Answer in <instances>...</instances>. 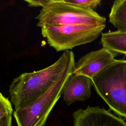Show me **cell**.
I'll list each match as a JSON object with an SVG mask.
<instances>
[{"instance_id":"10","label":"cell","mask_w":126,"mask_h":126,"mask_svg":"<svg viewBox=\"0 0 126 126\" xmlns=\"http://www.w3.org/2000/svg\"><path fill=\"white\" fill-rule=\"evenodd\" d=\"M109 22L117 30L126 32V0L113 2L109 14Z\"/></svg>"},{"instance_id":"13","label":"cell","mask_w":126,"mask_h":126,"mask_svg":"<svg viewBox=\"0 0 126 126\" xmlns=\"http://www.w3.org/2000/svg\"><path fill=\"white\" fill-rule=\"evenodd\" d=\"M53 0H25L28 3L29 6L31 7H44L52 2Z\"/></svg>"},{"instance_id":"3","label":"cell","mask_w":126,"mask_h":126,"mask_svg":"<svg viewBox=\"0 0 126 126\" xmlns=\"http://www.w3.org/2000/svg\"><path fill=\"white\" fill-rule=\"evenodd\" d=\"M37 26H65L79 24H106V18L94 10L86 9L63 2L53 0L42 7L35 17Z\"/></svg>"},{"instance_id":"7","label":"cell","mask_w":126,"mask_h":126,"mask_svg":"<svg viewBox=\"0 0 126 126\" xmlns=\"http://www.w3.org/2000/svg\"><path fill=\"white\" fill-rule=\"evenodd\" d=\"M116 54L109 50L102 48L91 52L75 62L73 74L86 76L91 79L116 59Z\"/></svg>"},{"instance_id":"9","label":"cell","mask_w":126,"mask_h":126,"mask_svg":"<svg viewBox=\"0 0 126 126\" xmlns=\"http://www.w3.org/2000/svg\"><path fill=\"white\" fill-rule=\"evenodd\" d=\"M100 43L103 47L116 55H126V32L117 30L102 33Z\"/></svg>"},{"instance_id":"8","label":"cell","mask_w":126,"mask_h":126,"mask_svg":"<svg viewBox=\"0 0 126 126\" xmlns=\"http://www.w3.org/2000/svg\"><path fill=\"white\" fill-rule=\"evenodd\" d=\"M93 79L83 75L72 74L64 89L63 99L67 105L77 101H85L91 95Z\"/></svg>"},{"instance_id":"6","label":"cell","mask_w":126,"mask_h":126,"mask_svg":"<svg viewBox=\"0 0 126 126\" xmlns=\"http://www.w3.org/2000/svg\"><path fill=\"white\" fill-rule=\"evenodd\" d=\"M72 115L73 126H126L123 119L98 106L79 109Z\"/></svg>"},{"instance_id":"1","label":"cell","mask_w":126,"mask_h":126,"mask_svg":"<svg viewBox=\"0 0 126 126\" xmlns=\"http://www.w3.org/2000/svg\"><path fill=\"white\" fill-rule=\"evenodd\" d=\"M75 63L73 52L65 51L51 65L40 70L21 74L14 78L8 92L15 111L24 109L33 103Z\"/></svg>"},{"instance_id":"5","label":"cell","mask_w":126,"mask_h":126,"mask_svg":"<svg viewBox=\"0 0 126 126\" xmlns=\"http://www.w3.org/2000/svg\"><path fill=\"white\" fill-rule=\"evenodd\" d=\"M105 26L106 24L46 26L41 28V34L57 52L65 51L94 40Z\"/></svg>"},{"instance_id":"4","label":"cell","mask_w":126,"mask_h":126,"mask_svg":"<svg viewBox=\"0 0 126 126\" xmlns=\"http://www.w3.org/2000/svg\"><path fill=\"white\" fill-rule=\"evenodd\" d=\"M74 64L69 66L58 80L33 103L14 112L13 116L18 126H43L45 125L49 115L63 94L68 79L73 74Z\"/></svg>"},{"instance_id":"12","label":"cell","mask_w":126,"mask_h":126,"mask_svg":"<svg viewBox=\"0 0 126 126\" xmlns=\"http://www.w3.org/2000/svg\"><path fill=\"white\" fill-rule=\"evenodd\" d=\"M63 2L81 8L94 10L101 2L100 0H62Z\"/></svg>"},{"instance_id":"11","label":"cell","mask_w":126,"mask_h":126,"mask_svg":"<svg viewBox=\"0 0 126 126\" xmlns=\"http://www.w3.org/2000/svg\"><path fill=\"white\" fill-rule=\"evenodd\" d=\"M13 109L9 99L0 94V126H12Z\"/></svg>"},{"instance_id":"2","label":"cell","mask_w":126,"mask_h":126,"mask_svg":"<svg viewBox=\"0 0 126 126\" xmlns=\"http://www.w3.org/2000/svg\"><path fill=\"white\" fill-rule=\"evenodd\" d=\"M93 81L95 91L110 109L126 118V60H115Z\"/></svg>"}]
</instances>
